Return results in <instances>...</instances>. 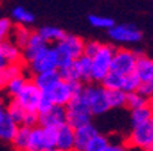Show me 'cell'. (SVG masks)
Returning a JSON list of instances; mask_svg holds the SVG:
<instances>
[{
	"mask_svg": "<svg viewBox=\"0 0 153 151\" xmlns=\"http://www.w3.org/2000/svg\"><path fill=\"white\" fill-rule=\"evenodd\" d=\"M59 57V67L64 64L73 63L78 60L81 56H83L85 50V41L81 37L74 34H67L62 42L55 46Z\"/></svg>",
	"mask_w": 153,
	"mask_h": 151,
	"instance_id": "cell-1",
	"label": "cell"
},
{
	"mask_svg": "<svg viewBox=\"0 0 153 151\" xmlns=\"http://www.w3.org/2000/svg\"><path fill=\"white\" fill-rule=\"evenodd\" d=\"M67 109V124L74 129H78L83 125L90 124L92 112L86 102L83 93L81 95H76L70 104L66 106Z\"/></svg>",
	"mask_w": 153,
	"mask_h": 151,
	"instance_id": "cell-2",
	"label": "cell"
},
{
	"mask_svg": "<svg viewBox=\"0 0 153 151\" xmlns=\"http://www.w3.org/2000/svg\"><path fill=\"white\" fill-rule=\"evenodd\" d=\"M115 52L116 49L112 45H102L100 52L92 59V80L102 82L105 76L111 72Z\"/></svg>",
	"mask_w": 153,
	"mask_h": 151,
	"instance_id": "cell-3",
	"label": "cell"
},
{
	"mask_svg": "<svg viewBox=\"0 0 153 151\" xmlns=\"http://www.w3.org/2000/svg\"><path fill=\"white\" fill-rule=\"evenodd\" d=\"M27 67L33 75L56 71L59 68V57L55 46H47L45 49H42L32 61H29Z\"/></svg>",
	"mask_w": 153,
	"mask_h": 151,
	"instance_id": "cell-4",
	"label": "cell"
},
{
	"mask_svg": "<svg viewBox=\"0 0 153 151\" xmlns=\"http://www.w3.org/2000/svg\"><path fill=\"white\" fill-rule=\"evenodd\" d=\"M83 97L90 108L92 114H102L108 112L109 108L108 99H107V90L101 85H88L83 90Z\"/></svg>",
	"mask_w": 153,
	"mask_h": 151,
	"instance_id": "cell-5",
	"label": "cell"
},
{
	"mask_svg": "<svg viewBox=\"0 0 153 151\" xmlns=\"http://www.w3.org/2000/svg\"><path fill=\"white\" fill-rule=\"evenodd\" d=\"M138 56H140V55H138L137 52L126 49V48L116 49V52H115V55H114V60H112L111 72L119 74V75H122V76L134 74Z\"/></svg>",
	"mask_w": 153,
	"mask_h": 151,
	"instance_id": "cell-6",
	"label": "cell"
},
{
	"mask_svg": "<svg viewBox=\"0 0 153 151\" xmlns=\"http://www.w3.org/2000/svg\"><path fill=\"white\" fill-rule=\"evenodd\" d=\"M83 90H85V86L82 85V82H64V80H62L49 94H51L55 105L67 106L76 95L82 94Z\"/></svg>",
	"mask_w": 153,
	"mask_h": 151,
	"instance_id": "cell-7",
	"label": "cell"
},
{
	"mask_svg": "<svg viewBox=\"0 0 153 151\" xmlns=\"http://www.w3.org/2000/svg\"><path fill=\"white\" fill-rule=\"evenodd\" d=\"M41 97H42V91L33 82V79L32 80L29 79L26 86L23 87V90L15 98H13V99L15 101L19 106H22L26 112H37Z\"/></svg>",
	"mask_w": 153,
	"mask_h": 151,
	"instance_id": "cell-8",
	"label": "cell"
},
{
	"mask_svg": "<svg viewBox=\"0 0 153 151\" xmlns=\"http://www.w3.org/2000/svg\"><path fill=\"white\" fill-rule=\"evenodd\" d=\"M153 143V119L149 121L141 124L138 127H134L130 136L127 139V144L131 147L146 150Z\"/></svg>",
	"mask_w": 153,
	"mask_h": 151,
	"instance_id": "cell-9",
	"label": "cell"
},
{
	"mask_svg": "<svg viewBox=\"0 0 153 151\" xmlns=\"http://www.w3.org/2000/svg\"><path fill=\"white\" fill-rule=\"evenodd\" d=\"M67 124V109L66 106L55 105L49 112L40 114V127L42 128H60Z\"/></svg>",
	"mask_w": 153,
	"mask_h": 151,
	"instance_id": "cell-10",
	"label": "cell"
},
{
	"mask_svg": "<svg viewBox=\"0 0 153 151\" xmlns=\"http://www.w3.org/2000/svg\"><path fill=\"white\" fill-rule=\"evenodd\" d=\"M109 37L118 42H138L142 38V33L133 25H115L108 30Z\"/></svg>",
	"mask_w": 153,
	"mask_h": 151,
	"instance_id": "cell-11",
	"label": "cell"
},
{
	"mask_svg": "<svg viewBox=\"0 0 153 151\" xmlns=\"http://www.w3.org/2000/svg\"><path fill=\"white\" fill-rule=\"evenodd\" d=\"M23 59V50H21L13 41L3 40L0 44V67L4 68L8 64L21 63Z\"/></svg>",
	"mask_w": 153,
	"mask_h": 151,
	"instance_id": "cell-12",
	"label": "cell"
},
{
	"mask_svg": "<svg viewBox=\"0 0 153 151\" xmlns=\"http://www.w3.org/2000/svg\"><path fill=\"white\" fill-rule=\"evenodd\" d=\"M33 82L38 86V88L42 93H51L59 83L62 82L59 71H49V72H42L33 76Z\"/></svg>",
	"mask_w": 153,
	"mask_h": 151,
	"instance_id": "cell-13",
	"label": "cell"
},
{
	"mask_svg": "<svg viewBox=\"0 0 153 151\" xmlns=\"http://www.w3.org/2000/svg\"><path fill=\"white\" fill-rule=\"evenodd\" d=\"M19 125L14 121V119L8 114L6 108H1L0 110V136L3 140H13L18 131Z\"/></svg>",
	"mask_w": 153,
	"mask_h": 151,
	"instance_id": "cell-14",
	"label": "cell"
},
{
	"mask_svg": "<svg viewBox=\"0 0 153 151\" xmlns=\"http://www.w3.org/2000/svg\"><path fill=\"white\" fill-rule=\"evenodd\" d=\"M134 74L141 79L142 83H152L153 82V59L140 55L135 64V71Z\"/></svg>",
	"mask_w": 153,
	"mask_h": 151,
	"instance_id": "cell-15",
	"label": "cell"
},
{
	"mask_svg": "<svg viewBox=\"0 0 153 151\" xmlns=\"http://www.w3.org/2000/svg\"><path fill=\"white\" fill-rule=\"evenodd\" d=\"M47 46H48V44L42 40V37L38 34V32H33L27 45L23 48V60H25L26 63L32 61V60Z\"/></svg>",
	"mask_w": 153,
	"mask_h": 151,
	"instance_id": "cell-16",
	"label": "cell"
},
{
	"mask_svg": "<svg viewBox=\"0 0 153 151\" xmlns=\"http://www.w3.org/2000/svg\"><path fill=\"white\" fill-rule=\"evenodd\" d=\"M75 146V129L71 128L68 124L57 128V142L56 147L64 151H74Z\"/></svg>",
	"mask_w": 153,
	"mask_h": 151,
	"instance_id": "cell-17",
	"label": "cell"
},
{
	"mask_svg": "<svg viewBox=\"0 0 153 151\" xmlns=\"http://www.w3.org/2000/svg\"><path fill=\"white\" fill-rule=\"evenodd\" d=\"M96 135H99V132H97L96 127L92 125V124H88V125H83L81 128L75 129V146H74V151H83Z\"/></svg>",
	"mask_w": 153,
	"mask_h": 151,
	"instance_id": "cell-18",
	"label": "cell"
},
{
	"mask_svg": "<svg viewBox=\"0 0 153 151\" xmlns=\"http://www.w3.org/2000/svg\"><path fill=\"white\" fill-rule=\"evenodd\" d=\"M38 34L42 37L47 44H59L66 38V33L59 27H55V26H44V27L38 29Z\"/></svg>",
	"mask_w": 153,
	"mask_h": 151,
	"instance_id": "cell-19",
	"label": "cell"
},
{
	"mask_svg": "<svg viewBox=\"0 0 153 151\" xmlns=\"http://www.w3.org/2000/svg\"><path fill=\"white\" fill-rule=\"evenodd\" d=\"M27 151H47V144H45L42 127L38 125L36 128H32L30 138H29Z\"/></svg>",
	"mask_w": 153,
	"mask_h": 151,
	"instance_id": "cell-20",
	"label": "cell"
},
{
	"mask_svg": "<svg viewBox=\"0 0 153 151\" xmlns=\"http://www.w3.org/2000/svg\"><path fill=\"white\" fill-rule=\"evenodd\" d=\"M150 119H153V102H149V104H146L145 106L140 108V109L131 110V124H133V128L146 123Z\"/></svg>",
	"mask_w": 153,
	"mask_h": 151,
	"instance_id": "cell-21",
	"label": "cell"
},
{
	"mask_svg": "<svg viewBox=\"0 0 153 151\" xmlns=\"http://www.w3.org/2000/svg\"><path fill=\"white\" fill-rule=\"evenodd\" d=\"M19 76H23V67L21 63L16 64H8L7 67L0 69V82H1V87L11 82L13 79H16Z\"/></svg>",
	"mask_w": 153,
	"mask_h": 151,
	"instance_id": "cell-22",
	"label": "cell"
},
{
	"mask_svg": "<svg viewBox=\"0 0 153 151\" xmlns=\"http://www.w3.org/2000/svg\"><path fill=\"white\" fill-rule=\"evenodd\" d=\"M30 132H32V128H27V127H25V125H19L15 136H14V139L11 140V143H13L14 148H15L16 151L27 150Z\"/></svg>",
	"mask_w": 153,
	"mask_h": 151,
	"instance_id": "cell-23",
	"label": "cell"
},
{
	"mask_svg": "<svg viewBox=\"0 0 153 151\" xmlns=\"http://www.w3.org/2000/svg\"><path fill=\"white\" fill-rule=\"evenodd\" d=\"M32 34H33V32H30L25 25H16L13 30L11 37H13L14 44H15L18 48H22L23 49V48L27 45V42H29V40H30V37H32Z\"/></svg>",
	"mask_w": 153,
	"mask_h": 151,
	"instance_id": "cell-24",
	"label": "cell"
},
{
	"mask_svg": "<svg viewBox=\"0 0 153 151\" xmlns=\"http://www.w3.org/2000/svg\"><path fill=\"white\" fill-rule=\"evenodd\" d=\"M57 71L60 74L62 80H64V82H81V76L79 72H78L75 61L60 66L57 68Z\"/></svg>",
	"mask_w": 153,
	"mask_h": 151,
	"instance_id": "cell-25",
	"label": "cell"
},
{
	"mask_svg": "<svg viewBox=\"0 0 153 151\" xmlns=\"http://www.w3.org/2000/svg\"><path fill=\"white\" fill-rule=\"evenodd\" d=\"M75 64L81 76V82L92 80V59L83 55L78 60H75Z\"/></svg>",
	"mask_w": 153,
	"mask_h": 151,
	"instance_id": "cell-26",
	"label": "cell"
},
{
	"mask_svg": "<svg viewBox=\"0 0 153 151\" xmlns=\"http://www.w3.org/2000/svg\"><path fill=\"white\" fill-rule=\"evenodd\" d=\"M107 99L111 109L126 106L127 93H124L123 90H107Z\"/></svg>",
	"mask_w": 153,
	"mask_h": 151,
	"instance_id": "cell-27",
	"label": "cell"
},
{
	"mask_svg": "<svg viewBox=\"0 0 153 151\" xmlns=\"http://www.w3.org/2000/svg\"><path fill=\"white\" fill-rule=\"evenodd\" d=\"M27 80H29V79H26L25 75H23V76H19V78L13 79L11 82H8L3 88L6 90L7 95H10V97H13V98H15L16 95H18L19 93L23 90V87L26 86Z\"/></svg>",
	"mask_w": 153,
	"mask_h": 151,
	"instance_id": "cell-28",
	"label": "cell"
},
{
	"mask_svg": "<svg viewBox=\"0 0 153 151\" xmlns=\"http://www.w3.org/2000/svg\"><path fill=\"white\" fill-rule=\"evenodd\" d=\"M123 78L124 76L119 75V74L109 72L101 82V86L105 90H122L123 88Z\"/></svg>",
	"mask_w": 153,
	"mask_h": 151,
	"instance_id": "cell-29",
	"label": "cell"
},
{
	"mask_svg": "<svg viewBox=\"0 0 153 151\" xmlns=\"http://www.w3.org/2000/svg\"><path fill=\"white\" fill-rule=\"evenodd\" d=\"M11 15H13V19H15L16 22H18V25L26 26L27 23H32L33 21H34V15L22 6H16L15 8L13 10Z\"/></svg>",
	"mask_w": 153,
	"mask_h": 151,
	"instance_id": "cell-30",
	"label": "cell"
},
{
	"mask_svg": "<svg viewBox=\"0 0 153 151\" xmlns=\"http://www.w3.org/2000/svg\"><path fill=\"white\" fill-rule=\"evenodd\" d=\"M152 101L143 98L142 95L140 94L138 91H134V93H127V99H126V106L131 110H135V109H140V108L145 106L146 104H149Z\"/></svg>",
	"mask_w": 153,
	"mask_h": 151,
	"instance_id": "cell-31",
	"label": "cell"
},
{
	"mask_svg": "<svg viewBox=\"0 0 153 151\" xmlns=\"http://www.w3.org/2000/svg\"><path fill=\"white\" fill-rule=\"evenodd\" d=\"M7 109V112H8V114L14 119V121H15L18 125H22L23 124V119H25V114H26V110L23 109L22 106H19L18 104H16L15 101H11L7 106H4Z\"/></svg>",
	"mask_w": 153,
	"mask_h": 151,
	"instance_id": "cell-32",
	"label": "cell"
},
{
	"mask_svg": "<svg viewBox=\"0 0 153 151\" xmlns=\"http://www.w3.org/2000/svg\"><path fill=\"white\" fill-rule=\"evenodd\" d=\"M109 143L111 142H109V139L107 136L99 133L90 140L89 144L86 146V148L83 151H105V148L108 147Z\"/></svg>",
	"mask_w": 153,
	"mask_h": 151,
	"instance_id": "cell-33",
	"label": "cell"
},
{
	"mask_svg": "<svg viewBox=\"0 0 153 151\" xmlns=\"http://www.w3.org/2000/svg\"><path fill=\"white\" fill-rule=\"evenodd\" d=\"M141 79L138 78L135 74H130V75H126L123 78V90L124 93H134L137 91L138 87L141 86Z\"/></svg>",
	"mask_w": 153,
	"mask_h": 151,
	"instance_id": "cell-34",
	"label": "cell"
},
{
	"mask_svg": "<svg viewBox=\"0 0 153 151\" xmlns=\"http://www.w3.org/2000/svg\"><path fill=\"white\" fill-rule=\"evenodd\" d=\"M89 22H90V25H93L94 27L108 29V30H111L115 26L114 19L108 18V16H101V15H89Z\"/></svg>",
	"mask_w": 153,
	"mask_h": 151,
	"instance_id": "cell-35",
	"label": "cell"
},
{
	"mask_svg": "<svg viewBox=\"0 0 153 151\" xmlns=\"http://www.w3.org/2000/svg\"><path fill=\"white\" fill-rule=\"evenodd\" d=\"M55 106V102L52 99L51 94L49 93H42V97L40 99V104H38V109H37V113L38 114H44L47 112L52 109Z\"/></svg>",
	"mask_w": 153,
	"mask_h": 151,
	"instance_id": "cell-36",
	"label": "cell"
},
{
	"mask_svg": "<svg viewBox=\"0 0 153 151\" xmlns=\"http://www.w3.org/2000/svg\"><path fill=\"white\" fill-rule=\"evenodd\" d=\"M101 46H102V44H100V42H97V41H86L83 55L88 56V57H90V59H93V57L100 52Z\"/></svg>",
	"mask_w": 153,
	"mask_h": 151,
	"instance_id": "cell-37",
	"label": "cell"
},
{
	"mask_svg": "<svg viewBox=\"0 0 153 151\" xmlns=\"http://www.w3.org/2000/svg\"><path fill=\"white\" fill-rule=\"evenodd\" d=\"M15 26L13 25V21L8 18H1L0 19V35L1 40H6L7 35L13 34V30Z\"/></svg>",
	"mask_w": 153,
	"mask_h": 151,
	"instance_id": "cell-38",
	"label": "cell"
},
{
	"mask_svg": "<svg viewBox=\"0 0 153 151\" xmlns=\"http://www.w3.org/2000/svg\"><path fill=\"white\" fill-rule=\"evenodd\" d=\"M137 91L140 93L143 98L152 101V98H153V85L152 83H141V86L138 87Z\"/></svg>",
	"mask_w": 153,
	"mask_h": 151,
	"instance_id": "cell-39",
	"label": "cell"
},
{
	"mask_svg": "<svg viewBox=\"0 0 153 151\" xmlns=\"http://www.w3.org/2000/svg\"><path fill=\"white\" fill-rule=\"evenodd\" d=\"M105 151H127L126 150V146L122 144V143H109L108 147L105 148Z\"/></svg>",
	"mask_w": 153,
	"mask_h": 151,
	"instance_id": "cell-40",
	"label": "cell"
},
{
	"mask_svg": "<svg viewBox=\"0 0 153 151\" xmlns=\"http://www.w3.org/2000/svg\"><path fill=\"white\" fill-rule=\"evenodd\" d=\"M47 151H64V150H60V148L55 147V148H51V150H47Z\"/></svg>",
	"mask_w": 153,
	"mask_h": 151,
	"instance_id": "cell-41",
	"label": "cell"
},
{
	"mask_svg": "<svg viewBox=\"0 0 153 151\" xmlns=\"http://www.w3.org/2000/svg\"><path fill=\"white\" fill-rule=\"evenodd\" d=\"M145 151H153V143H152V144H150L149 147H148V148H146V150H145Z\"/></svg>",
	"mask_w": 153,
	"mask_h": 151,
	"instance_id": "cell-42",
	"label": "cell"
},
{
	"mask_svg": "<svg viewBox=\"0 0 153 151\" xmlns=\"http://www.w3.org/2000/svg\"><path fill=\"white\" fill-rule=\"evenodd\" d=\"M152 85H153V82H152ZM152 102H153V98H152Z\"/></svg>",
	"mask_w": 153,
	"mask_h": 151,
	"instance_id": "cell-43",
	"label": "cell"
}]
</instances>
